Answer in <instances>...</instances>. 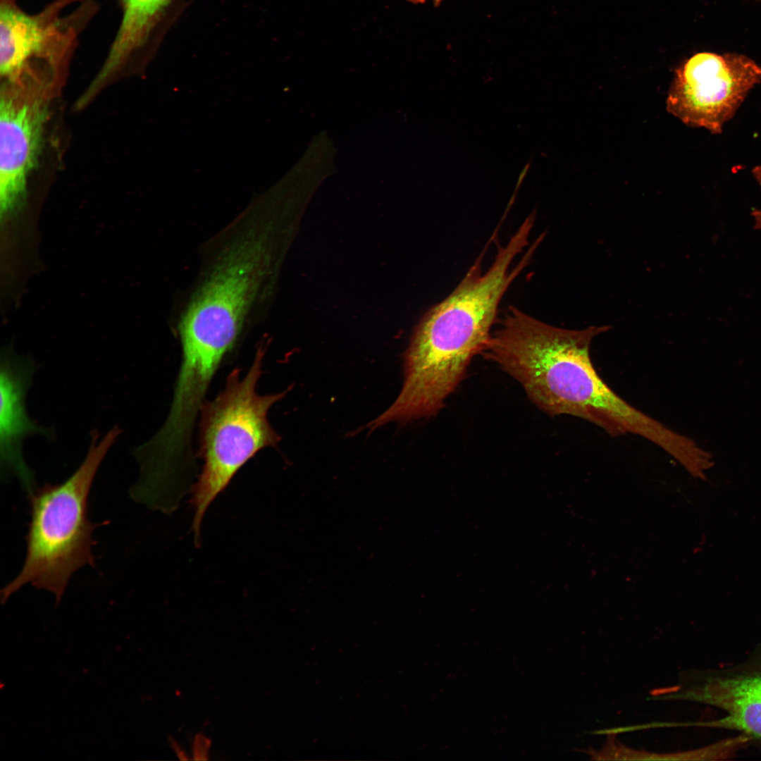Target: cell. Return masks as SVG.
Wrapping results in <instances>:
<instances>
[{"label":"cell","mask_w":761,"mask_h":761,"mask_svg":"<svg viewBox=\"0 0 761 761\" xmlns=\"http://www.w3.org/2000/svg\"><path fill=\"white\" fill-rule=\"evenodd\" d=\"M752 173L761 190V166H757L752 170ZM754 221V228L761 230V209H754L751 211Z\"/></svg>","instance_id":"12"},{"label":"cell","mask_w":761,"mask_h":761,"mask_svg":"<svg viewBox=\"0 0 761 761\" xmlns=\"http://www.w3.org/2000/svg\"><path fill=\"white\" fill-rule=\"evenodd\" d=\"M535 220L533 212L497 247L483 271L484 249L454 290L419 322L404 354V383L395 400L403 414L414 419L435 416L465 378L473 358L490 338L504 295L544 238L543 233L530 245Z\"/></svg>","instance_id":"2"},{"label":"cell","mask_w":761,"mask_h":761,"mask_svg":"<svg viewBox=\"0 0 761 761\" xmlns=\"http://www.w3.org/2000/svg\"><path fill=\"white\" fill-rule=\"evenodd\" d=\"M0 363L1 475L16 476L30 495L36 489L35 481L23 457V440L37 434L51 440L55 434L32 420L26 409V394L37 369L35 361L28 356L16 354L8 345L1 349Z\"/></svg>","instance_id":"9"},{"label":"cell","mask_w":761,"mask_h":761,"mask_svg":"<svg viewBox=\"0 0 761 761\" xmlns=\"http://www.w3.org/2000/svg\"><path fill=\"white\" fill-rule=\"evenodd\" d=\"M407 1L412 3V4H419L425 3L426 0H407ZM431 1H432L433 4H434V6H437L440 5L443 0H431Z\"/></svg>","instance_id":"14"},{"label":"cell","mask_w":761,"mask_h":761,"mask_svg":"<svg viewBox=\"0 0 761 761\" xmlns=\"http://www.w3.org/2000/svg\"><path fill=\"white\" fill-rule=\"evenodd\" d=\"M498 321L481 354L518 382L540 410L580 418L612 436L638 435L685 469L700 460L703 448L693 440L628 403L600 376L590 344L610 326L561 328L513 306Z\"/></svg>","instance_id":"1"},{"label":"cell","mask_w":761,"mask_h":761,"mask_svg":"<svg viewBox=\"0 0 761 761\" xmlns=\"http://www.w3.org/2000/svg\"><path fill=\"white\" fill-rule=\"evenodd\" d=\"M172 0H120V23L91 88L99 92L147 44Z\"/></svg>","instance_id":"11"},{"label":"cell","mask_w":761,"mask_h":761,"mask_svg":"<svg viewBox=\"0 0 761 761\" xmlns=\"http://www.w3.org/2000/svg\"><path fill=\"white\" fill-rule=\"evenodd\" d=\"M97 6L92 0H54L39 12L29 14L16 0H1L2 80L30 79L58 90L79 36Z\"/></svg>","instance_id":"6"},{"label":"cell","mask_w":761,"mask_h":761,"mask_svg":"<svg viewBox=\"0 0 761 761\" xmlns=\"http://www.w3.org/2000/svg\"><path fill=\"white\" fill-rule=\"evenodd\" d=\"M208 748V739L206 738H204L203 736H202L201 737H199V736H197L194 746V756L196 757V759H205L204 756L206 755Z\"/></svg>","instance_id":"13"},{"label":"cell","mask_w":761,"mask_h":761,"mask_svg":"<svg viewBox=\"0 0 761 761\" xmlns=\"http://www.w3.org/2000/svg\"><path fill=\"white\" fill-rule=\"evenodd\" d=\"M54 92L31 80L5 82L0 101V214L1 227L18 219L27 204L28 176L38 163Z\"/></svg>","instance_id":"8"},{"label":"cell","mask_w":761,"mask_h":761,"mask_svg":"<svg viewBox=\"0 0 761 761\" xmlns=\"http://www.w3.org/2000/svg\"><path fill=\"white\" fill-rule=\"evenodd\" d=\"M760 82L761 66L744 54L699 52L676 70L667 109L687 125L721 134Z\"/></svg>","instance_id":"7"},{"label":"cell","mask_w":761,"mask_h":761,"mask_svg":"<svg viewBox=\"0 0 761 761\" xmlns=\"http://www.w3.org/2000/svg\"><path fill=\"white\" fill-rule=\"evenodd\" d=\"M274 227L254 221L229 240L189 303L179 333L235 345L269 271Z\"/></svg>","instance_id":"5"},{"label":"cell","mask_w":761,"mask_h":761,"mask_svg":"<svg viewBox=\"0 0 761 761\" xmlns=\"http://www.w3.org/2000/svg\"><path fill=\"white\" fill-rule=\"evenodd\" d=\"M681 695L683 699L726 712L708 726L741 731L761 739V676L715 678Z\"/></svg>","instance_id":"10"},{"label":"cell","mask_w":761,"mask_h":761,"mask_svg":"<svg viewBox=\"0 0 761 761\" xmlns=\"http://www.w3.org/2000/svg\"><path fill=\"white\" fill-rule=\"evenodd\" d=\"M264 357L265 348L259 347L247 373L242 377L238 369H233L223 389L201 411L199 453L203 466L190 500L197 546L204 516L213 500L256 453L276 445L280 439L268 422V412L287 391L257 392Z\"/></svg>","instance_id":"4"},{"label":"cell","mask_w":761,"mask_h":761,"mask_svg":"<svg viewBox=\"0 0 761 761\" xmlns=\"http://www.w3.org/2000/svg\"><path fill=\"white\" fill-rule=\"evenodd\" d=\"M121 432L114 426L100 438L93 430L77 470L62 483H46L28 495L25 559L18 576L1 590L2 603L27 583L52 593L59 603L73 574L94 565L92 535L97 525L87 516L88 496L100 464Z\"/></svg>","instance_id":"3"}]
</instances>
